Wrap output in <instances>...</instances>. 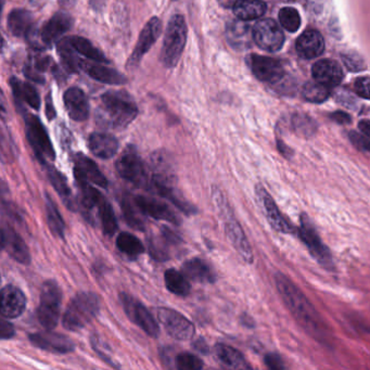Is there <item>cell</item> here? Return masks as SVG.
Returning <instances> with one entry per match:
<instances>
[{
	"label": "cell",
	"mask_w": 370,
	"mask_h": 370,
	"mask_svg": "<svg viewBox=\"0 0 370 370\" xmlns=\"http://www.w3.org/2000/svg\"><path fill=\"white\" fill-rule=\"evenodd\" d=\"M275 282L285 304L288 306L289 311L299 321L301 327L313 338L318 340L319 342H328L330 333L327 326L304 293L286 275L281 273L275 275Z\"/></svg>",
	"instance_id": "6da1fadb"
},
{
	"label": "cell",
	"mask_w": 370,
	"mask_h": 370,
	"mask_svg": "<svg viewBox=\"0 0 370 370\" xmlns=\"http://www.w3.org/2000/svg\"><path fill=\"white\" fill-rule=\"evenodd\" d=\"M137 114L138 108L134 99L127 92L113 90L101 96L97 122L106 129H125L135 120Z\"/></svg>",
	"instance_id": "7a4b0ae2"
},
{
	"label": "cell",
	"mask_w": 370,
	"mask_h": 370,
	"mask_svg": "<svg viewBox=\"0 0 370 370\" xmlns=\"http://www.w3.org/2000/svg\"><path fill=\"white\" fill-rule=\"evenodd\" d=\"M100 312V301L92 292H80L68 303L62 317V325L68 331L82 330Z\"/></svg>",
	"instance_id": "3957f363"
},
{
	"label": "cell",
	"mask_w": 370,
	"mask_h": 370,
	"mask_svg": "<svg viewBox=\"0 0 370 370\" xmlns=\"http://www.w3.org/2000/svg\"><path fill=\"white\" fill-rule=\"evenodd\" d=\"M187 40V25L183 16H174L165 31V42L162 46L161 60L167 68L179 64Z\"/></svg>",
	"instance_id": "277c9868"
},
{
	"label": "cell",
	"mask_w": 370,
	"mask_h": 370,
	"mask_svg": "<svg viewBox=\"0 0 370 370\" xmlns=\"http://www.w3.org/2000/svg\"><path fill=\"white\" fill-rule=\"evenodd\" d=\"M61 303L62 291L56 281H45L40 291V305L36 312L38 323L42 327L52 330L58 325Z\"/></svg>",
	"instance_id": "5b68a950"
},
{
	"label": "cell",
	"mask_w": 370,
	"mask_h": 370,
	"mask_svg": "<svg viewBox=\"0 0 370 370\" xmlns=\"http://www.w3.org/2000/svg\"><path fill=\"white\" fill-rule=\"evenodd\" d=\"M115 167L117 174L129 183L133 184L136 187L148 188V189L150 187L151 179L148 175L147 167L137 153L136 148L133 145H129L123 151L120 159L117 160Z\"/></svg>",
	"instance_id": "8992f818"
},
{
	"label": "cell",
	"mask_w": 370,
	"mask_h": 370,
	"mask_svg": "<svg viewBox=\"0 0 370 370\" xmlns=\"http://www.w3.org/2000/svg\"><path fill=\"white\" fill-rule=\"evenodd\" d=\"M25 127L26 138L38 161L46 165L48 160H54L56 153L52 141L40 119L34 115H28L25 117Z\"/></svg>",
	"instance_id": "52a82bcc"
},
{
	"label": "cell",
	"mask_w": 370,
	"mask_h": 370,
	"mask_svg": "<svg viewBox=\"0 0 370 370\" xmlns=\"http://www.w3.org/2000/svg\"><path fill=\"white\" fill-rule=\"evenodd\" d=\"M301 226L298 229V234L303 244L309 249V253L319 264L323 265L327 270H333V260L330 251L321 241L317 234L316 228L309 216L302 214L300 217Z\"/></svg>",
	"instance_id": "ba28073f"
},
{
	"label": "cell",
	"mask_w": 370,
	"mask_h": 370,
	"mask_svg": "<svg viewBox=\"0 0 370 370\" xmlns=\"http://www.w3.org/2000/svg\"><path fill=\"white\" fill-rule=\"evenodd\" d=\"M120 301L129 321L138 326L141 330L145 331L151 338H157L160 335V327L157 321L141 301L125 292L121 293Z\"/></svg>",
	"instance_id": "9c48e42d"
},
{
	"label": "cell",
	"mask_w": 370,
	"mask_h": 370,
	"mask_svg": "<svg viewBox=\"0 0 370 370\" xmlns=\"http://www.w3.org/2000/svg\"><path fill=\"white\" fill-rule=\"evenodd\" d=\"M157 319L174 339L187 341L195 335V326L175 309L161 307L157 309Z\"/></svg>",
	"instance_id": "30bf717a"
},
{
	"label": "cell",
	"mask_w": 370,
	"mask_h": 370,
	"mask_svg": "<svg viewBox=\"0 0 370 370\" xmlns=\"http://www.w3.org/2000/svg\"><path fill=\"white\" fill-rule=\"evenodd\" d=\"M217 204L225 215L226 234L229 238L230 242L236 249L237 252L244 258V262L252 264L254 260L253 252H252V248L249 244L248 238H246L244 229H242L240 224L237 222L236 218L229 213V209L222 198H220Z\"/></svg>",
	"instance_id": "8fae6325"
},
{
	"label": "cell",
	"mask_w": 370,
	"mask_h": 370,
	"mask_svg": "<svg viewBox=\"0 0 370 370\" xmlns=\"http://www.w3.org/2000/svg\"><path fill=\"white\" fill-rule=\"evenodd\" d=\"M254 42L265 52H278L285 42L284 32L272 19L256 22L253 28Z\"/></svg>",
	"instance_id": "7c38bea8"
},
{
	"label": "cell",
	"mask_w": 370,
	"mask_h": 370,
	"mask_svg": "<svg viewBox=\"0 0 370 370\" xmlns=\"http://www.w3.org/2000/svg\"><path fill=\"white\" fill-rule=\"evenodd\" d=\"M256 195L258 197V203L264 211L265 216L268 218V223L273 229L280 234H289L294 232V227L289 223L288 220L279 211L276 202L274 201L268 190L262 185L256 186Z\"/></svg>",
	"instance_id": "4fadbf2b"
},
{
	"label": "cell",
	"mask_w": 370,
	"mask_h": 370,
	"mask_svg": "<svg viewBox=\"0 0 370 370\" xmlns=\"http://www.w3.org/2000/svg\"><path fill=\"white\" fill-rule=\"evenodd\" d=\"M248 64L258 80L268 83L273 86L286 76L284 68L278 60L270 56L251 54L248 58Z\"/></svg>",
	"instance_id": "5bb4252c"
},
{
	"label": "cell",
	"mask_w": 370,
	"mask_h": 370,
	"mask_svg": "<svg viewBox=\"0 0 370 370\" xmlns=\"http://www.w3.org/2000/svg\"><path fill=\"white\" fill-rule=\"evenodd\" d=\"M28 340L38 349L54 354H68L76 350V345L70 338L52 330L31 333Z\"/></svg>",
	"instance_id": "9a60e30c"
},
{
	"label": "cell",
	"mask_w": 370,
	"mask_h": 370,
	"mask_svg": "<svg viewBox=\"0 0 370 370\" xmlns=\"http://www.w3.org/2000/svg\"><path fill=\"white\" fill-rule=\"evenodd\" d=\"M161 32L162 22L160 21L159 18H153L150 21L145 24V28L141 31V36H139L136 47H135L134 52H133L131 58H129L127 68H134L138 66L141 59L150 50L153 44L157 42Z\"/></svg>",
	"instance_id": "2e32d148"
},
{
	"label": "cell",
	"mask_w": 370,
	"mask_h": 370,
	"mask_svg": "<svg viewBox=\"0 0 370 370\" xmlns=\"http://www.w3.org/2000/svg\"><path fill=\"white\" fill-rule=\"evenodd\" d=\"M135 202L143 214H147L155 220L169 222L175 226L181 225V217L165 202L145 196H137L135 197Z\"/></svg>",
	"instance_id": "e0dca14e"
},
{
	"label": "cell",
	"mask_w": 370,
	"mask_h": 370,
	"mask_svg": "<svg viewBox=\"0 0 370 370\" xmlns=\"http://www.w3.org/2000/svg\"><path fill=\"white\" fill-rule=\"evenodd\" d=\"M26 309V297L18 287L7 285L1 290L0 312L5 318H18Z\"/></svg>",
	"instance_id": "ac0fdd59"
},
{
	"label": "cell",
	"mask_w": 370,
	"mask_h": 370,
	"mask_svg": "<svg viewBox=\"0 0 370 370\" xmlns=\"http://www.w3.org/2000/svg\"><path fill=\"white\" fill-rule=\"evenodd\" d=\"M73 163H74V174L76 177L84 179L92 185L99 186L101 188H107L109 186L108 179L106 176L101 173L98 165L90 157L83 153H76L73 155Z\"/></svg>",
	"instance_id": "d6986e66"
},
{
	"label": "cell",
	"mask_w": 370,
	"mask_h": 370,
	"mask_svg": "<svg viewBox=\"0 0 370 370\" xmlns=\"http://www.w3.org/2000/svg\"><path fill=\"white\" fill-rule=\"evenodd\" d=\"M73 26V18L66 12H58L38 30L40 40L49 47L52 42H56L62 35L70 31Z\"/></svg>",
	"instance_id": "ffe728a7"
},
{
	"label": "cell",
	"mask_w": 370,
	"mask_h": 370,
	"mask_svg": "<svg viewBox=\"0 0 370 370\" xmlns=\"http://www.w3.org/2000/svg\"><path fill=\"white\" fill-rule=\"evenodd\" d=\"M4 250L11 256L13 260L23 265L31 263V254L23 238L18 234L11 226L4 225L1 232Z\"/></svg>",
	"instance_id": "44dd1931"
},
{
	"label": "cell",
	"mask_w": 370,
	"mask_h": 370,
	"mask_svg": "<svg viewBox=\"0 0 370 370\" xmlns=\"http://www.w3.org/2000/svg\"><path fill=\"white\" fill-rule=\"evenodd\" d=\"M226 38L234 49L244 52L254 42L253 30L244 20H232L226 26Z\"/></svg>",
	"instance_id": "7402d4cb"
},
{
	"label": "cell",
	"mask_w": 370,
	"mask_h": 370,
	"mask_svg": "<svg viewBox=\"0 0 370 370\" xmlns=\"http://www.w3.org/2000/svg\"><path fill=\"white\" fill-rule=\"evenodd\" d=\"M64 106L72 120L76 122L86 121L90 117V102L86 95L80 88L73 87L64 94Z\"/></svg>",
	"instance_id": "603a6c76"
},
{
	"label": "cell",
	"mask_w": 370,
	"mask_h": 370,
	"mask_svg": "<svg viewBox=\"0 0 370 370\" xmlns=\"http://www.w3.org/2000/svg\"><path fill=\"white\" fill-rule=\"evenodd\" d=\"M312 76L316 82L329 88L338 86L343 78L342 68L330 59H323L313 66Z\"/></svg>",
	"instance_id": "cb8c5ba5"
},
{
	"label": "cell",
	"mask_w": 370,
	"mask_h": 370,
	"mask_svg": "<svg viewBox=\"0 0 370 370\" xmlns=\"http://www.w3.org/2000/svg\"><path fill=\"white\" fill-rule=\"evenodd\" d=\"M295 48L301 58L314 59L323 54L325 50V42L319 32L309 30L298 38Z\"/></svg>",
	"instance_id": "d4e9b609"
},
{
	"label": "cell",
	"mask_w": 370,
	"mask_h": 370,
	"mask_svg": "<svg viewBox=\"0 0 370 370\" xmlns=\"http://www.w3.org/2000/svg\"><path fill=\"white\" fill-rule=\"evenodd\" d=\"M88 147L92 155L101 160H109L117 155L119 141L107 133H94L88 139Z\"/></svg>",
	"instance_id": "484cf974"
},
{
	"label": "cell",
	"mask_w": 370,
	"mask_h": 370,
	"mask_svg": "<svg viewBox=\"0 0 370 370\" xmlns=\"http://www.w3.org/2000/svg\"><path fill=\"white\" fill-rule=\"evenodd\" d=\"M186 276L200 284H214L216 274L213 268L202 258H195L186 261L183 265Z\"/></svg>",
	"instance_id": "4316f807"
},
{
	"label": "cell",
	"mask_w": 370,
	"mask_h": 370,
	"mask_svg": "<svg viewBox=\"0 0 370 370\" xmlns=\"http://www.w3.org/2000/svg\"><path fill=\"white\" fill-rule=\"evenodd\" d=\"M214 354H215L216 359L224 367L232 368V369H246V368H250L241 352L230 347V345L217 343L214 347Z\"/></svg>",
	"instance_id": "83f0119b"
},
{
	"label": "cell",
	"mask_w": 370,
	"mask_h": 370,
	"mask_svg": "<svg viewBox=\"0 0 370 370\" xmlns=\"http://www.w3.org/2000/svg\"><path fill=\"white\" fill-rule=\"evenodd\" d=\"M34 17L31 12L23 9H14L10 12L8 17V28L9 31L17 37L28 36V33L33 30Z\"/></svg>",
	"instance_id": "f1b7e54d"
},
{
	"label": "cell",
	"mask_w": 370,
	"mask_h": 370,
	"mask_svg": "<svg viewBox=\"0 0 370 370\" xmlns=\"http://www.w3.org/2000/svg\"><path fill=\"white\" fill-rule=\"evenodd\" d=\"M82 68L90 78L98 82L105 83V84L122 85L126 83V78L124 76L108 66L83 62Z\"/></svg>",
	"instance_id": "f546056e"
},
{
	"label": "cell",
	"mask_w": 370,
	"mask_h": 370,
	"mask_svg": "<svg viewBox=\"0 0 370 370\" xmlns=\"http://www.w3.org/2000/svg\"><path fill=\"white\" fill-rule=\"evenodd\" d=\"M47 175L49 179L50 183L54 186V190L58 192V195L61 197L62 201L66 204V208L71 211L76 212V201L73 197L72 191H71L70 187H68V181H66V177L64 174L60 173L58 169H54V167H47Z\"/></svg>",
	"instance_id": "4dcf8cb0"
},
{
	"label": "cell",
	"mask_w": 370,
	"mask_h": 370,
	"mask_svg": "<svg viewBox=\"0 0 370 370\" xmlns=\"http://www.w3.org/2000/svg\"><path fill=\"white\" fill-rule=\"evenodd\" d=\"M266 12V5L261 0H239L234 6V13L244 21L260 19Z\"/></svg>",
	"instance_id": "1f68e13d"
},
{
	"label": "cell",
	"mask_w": 370,
	"mask_h": 370,
	"mask_svg": "<svg viewBox=\"0 0 370 370\" xmlns=\"http://www.w3.org/2000/svg\"><path fill=\"white\" fill-rule=\"evenodd\" d=\"M120 205L127 225L131 226L134 229L143 232L145 229V220L143 217V213L139 209L135 199L131 200V198H129V196L121 197Z\"/></svg>",
	"instance_id": "d6a6232c"
},
{
	"label": "cell",
	"mask_w": 370,
	"mask_h": 370,
	"mask_svg": "<svg viewBox=\"0 0 370 370\" xmlns=\"http://www.w3.org/2000/svg\"><path fill=\"white\" fill-rule=\"evenodd\" d=\"M10 85L12 87V92H13L14 97L20 101V102L28 103L31 108L38 110L40 107V98L37 90L28 83H23L21 80H17L16 78H12L10 80Z\"/></svg>",
	"instance_id": "836d02e7"
},
{
	"label": "cell",
	"mask_w": 370,
	"mask_h": 370,
	"mask_svg": "<svg viewBox=\"0 0 370 370\" xmlns=\"http://www.w3.org/2000/svg\"><path fill=\"white\" fill-rule=\"evenodd\" d=\"M165 287L169 292L177 297H187L191 291L189 278L185 273L179 272L174 268H169L165 273Z\"/></svg>",
	"instance_id": "e575fe53"
},
{
	"label": "cell",
	"mask_w": 370,
	"mask_h": 370,
	"mask_svg": "<svg viewBox=\"0 0 370 370\" xmlns=\"http://www.w3.org/2000/svg\"><path fill=\"white\" fill-rule=\"evenodd\" d=\"M117 248L121 253L131 260H135L145 253V246L135 234L129 232H121L117 238Z\"/></svg>",
	"instance_id": "d590c367"
},
{
	"label": "cell",
	"mask_w": 370,
	"mask_h": 370,
	"mask_svg": "<svg viewBox=\"0 0 370 370\" xmlns=\"http://www.w3.org/2000/svg\"><path fill=\"white\" fill-rule=\"evenodd\" d=\"M68 40H70L71 45L80 56H85L88 60H92V61L98 62V64H108V60H107L105 54L98 48L92 46L90 40L80 37V36H73Z\"/></svg>",
	"instance_id": "8d00e7d4"
},
{
	"label": "cell",
	"mask_w": 370,
	"mask_h": 370,
	"mask_svg": "<svg viewBox=\"0 0 370 370\" xmlns=\"http://www.w3.org/2000/svg\"><path fill=\"white\" fill-rule=\"evenodd\" d=\"M97 209H98V216L103 234L109 237L113 236L117 232L119 225H117V220L110 202L105 197L101 198Z\"/></svg>",
	"instance_id": "74e56055"
},
{
	"label": "cell",
	"mask_w": 370,
	"mask_h": 370,
	"mask_svg": "<svg viewBox=\"0 0 370 370\" xmlns=\"http://www.w3.org/2000/svg\"><path fill=\"white\" fill-rule=\"evenodd\" d=\"M45 205L46 217H47L48 226H49L50 230H52L54 236L64 239V232H66V224H64V218H62L61 214L59 212L56 203H54V200L50 198L48 193H46Z\"/></svg>",
	"instance_id": "f35d334b"
},
{
	"label": "cell",
	"mask_w": 370,
	"mask_h": 370,
	"mask_svg": "<svg viewBox=\"0 0 370 370\" xmlns=\"http://www.w3.org/2000/svg\"><path fill=\"white\" fill-rule=\"evenodd\" d=\"M58 54L60 58H61L64 68H66L68 72H78V70L82 68V64L84 61L76 56L78 52H76V49L71 45L68 38L59 42Z\"/></svg>",
	"instance_id": "ab89813d"
},
{
	"label": "cell",
	"mask_w": 370,
	"mask_h": 370,
	"mask_svg": "<svg viewBox=\"0 0 370 370\" xmlns=\"http://www.w3.org/2000/svg\"><path fill=\"white\" fill-rule=\"evenodd\" d=\"M52 60L47 56H34L31 62L24 68L25 76L34 82L45 83V78L42 76V73H45L50 66H52Z\"/></svg>",
	"instance_id": "60d3db41"
},
{
	"label": "cell",
	"mask_w": 370,
	"mask_h": 370,
	"mask_svg": "<svg viewBox=\"0 0 370 370\" xmlns=\"http://www.w3.org/2000/svg\"><path fill=\"white\" fill-rule=\"evenodd\" d=\"M302 95L303 98L309 102L321 103L330 96V88L316 80L309 82L303 87Z\"/></svg>",
	"instance_id": "b9f144b4"
},
{
	"label": "cell",
	"mask_w": 370,
	"mask_h": 370,
	"mask_svg": "<svg viewBox=\"0 0 370 370\" xmlns=\"http://www.w3.org/2000/svg\"><path fill=\"white\" fill-rule=\"evenodd\" d=\"M293 129L295 133L303 137H311L316 133L317 125L307 115H294L292 119Z\"/></svg>",
	"instance_id": "7bdbcfd3"
},
{
	"label": "cell",
	"mask_w": 370,
	"mask_h": 370,
	"mask_svg": "<svg viewBox=\"0 0 370 370\" xmlns=\"http://www.w3.org/2000/svg\"><path fill=\"white\" fill-rule=\"evenodd\" d=\"M279 21L287 31L294 33L298 31L301 25L300 14L294 8H284L279 12Z\"/></svg>",
	"instance_id": "ee69618b"
},
{
	"label": "cell",
	"mask_w": 370,
	"mask_h": 370,
	"mask_svg": "<svg viewBox=\"0 0 370 370\" xmlns=\"http://www.w3.org/2000/svg\"><path fill=\"white\" fill-rule=\"evenodd\" d=\"M174 364H175V367L179 370H200L204 367L203 362L197 355L188 353V352L179 354L175 357Z\"/></svg>",
	"instance_id": "f6af8a7d"
},
{
	"label": "cell",
	"mask_w": 370,
	"mask_h": 370,
	"mask_svg": "<svg viewBox=\"0 0 370 370\" xmlns=\"http://www.w3.org/2000/svg\"><path fill=\"white\" fill-rule=\"evenodd\" d=\"M149 246V253L155 260L159 262H165L169 260V246L163 241L161 237L160 238H151L148 241Z\"/></svg>",
	"instance_id": "bcb514c9"
},
{
	"label": "cell",
	"mask_w": 370,
	"mask_h": 370,
	"mask_svg": "<svg viewBox=\"0 0 370 370\" xmlns=\"http://www.w3.org/2000/svg\"><path fill=\"white\" fill-rule=\"evenodd\" d=\"M92 347L94 351L96 352L97 355H98L102 361L106 362L111 367L120 368V365H117L114 359L111 357L110 349H109L108 345H107L106 343H103L102 340H101L98 335H92Z\"/></svg>",
	"instance_id": "7dc6e473"
},
{
	"label": "cell",
	"mask_w": 370,
	"mask_h": 370,
	"mask_svg": "<svg viewBox=\"0 0 370 370\" xmlns=\"http://www.w3.org/2000/svg\"><path fill=\"white\" fill-rule=\"evenodd\" d=\"M342 60L345 68L351 72H361L366 68L364 59L357 52H350L342 54Z\"/></svg>",
	"instance_id": "c3c4849f"
},
{
	"label": "cell",
	"mask_w": 370,
	"mask_h": 370,
	"mask_svg": "<svg viewBox=\"0 0 370 370\" xmlns=\"http://www.w3.org/2000/svg\"><path fill=\"white\" fill-rule=\"evenodd\" d=\"M354 90L359 97L370 100V78L362 76L354 83Z\"/></svg>",
	"instance_id": "681fc988"
},
{
	"label": "cell",
	"mask_w": 370,
	"mask_h": 370,
	"mask_svg": "<svg viewBox=\"0 0 370 370\" xmlns=\"http://www.w3.org/2000/svg\"><path fill=\"white\" fill-rule=\"evenodd\" d=\"M350 141L353 145L364 153H370V139L365 135L359 134L357 131H351L349 134Z\"/></svg>",
	"instance_id": "f907efd6"
},
{
	"label": "cell",
	"mask_w": 370,
	"mask_h": 370,
	"mask_svg": "<svg viewBox=\"0 0 370 370\" xmlns=\"http://www.w3.org/2000/svg\"><path fill=\"white\" fill-rule=\"evenodd\" d=\"M161 238L169 246H179L183 242L181 237L177 232H173L171 228L163 226L161 228Z\"/></svg>",
	"instance_id": "816d5d0a"
},
{
	"label": "cell",
	"mask_w": 370,
	"mask_h": 370,
	"mask_svg": "<svg viewBox=\"0 0 370 370\" xmlns=\"http://www.w3.org/2000/svg\"><path fill=\"white\" fill-rule=\"evenodd\" d=\"M265 364L268 368L273 370H284L286 369L284 362L276 353H268L264 359Z\"/></svg>",
	"instance_id": "f5cc1de1"
},
{
	"label": "cell",
	"mask_w": 370,
	"mask_h": 370,
	"mask_svg": "<svg viewBox=\"0 0 370 370\" xmlns=\"http://www.w3.org/2000/svg\"><path fill=\"white\" fill-rule=\"evenodd\" d=\"M16 335V329H14L13 325L10 323L5 317L1 318L0 321V337L3 340H9L14 337Z\"/></svg>",
	"instance_id": "db71d44e"
},
{
	"label": "cell",
	"mask_w": 370,
	"mask_h": 370,
	"mask_svg": "<svg viewBox=\"0 0 370 370\" xmlns=\"http://www.w3.org/2000/svg\"><path fill=\"white\" fill-rule=\"evenodd\" d=\"M329 117H330L331 120L335 121L338 124L347 125L352 122L351 115L343 112V111H335V112L331 113Z\"/></svg>",
	"instance_id": "11a10c76"
},
{
	"label": "cell",
	"mask_w": 370,
	"mask_h": 370,
	"mask_svg": "<svg viewBox=\"0 0 370 370\" xmlns=\"http://www.w3.org/2000/svg\"><path fill=\"white\" fill-rule=\"evenodd\" d=\"M192 347H193V349H195L196 351L199 352V353L204 354V355L209 354V345H208V343H206V341L203 339V338H198V339L196 340V341H193V343H192Z\"/></svg>",
	"instance_id": "9f6ffc18"
},
{
	"label": "cell",
	"mask_w": 370,
	"mask_h": 370,
	"mask_svg": "<svg viewBox=\"0 0 370 370\" xmlns=\"http://www.w3.org/2000/svg\"><path fill=\"white\" fill-rule=\"evenodd\" d=\"M337 99L338 102L342 103V105H345L347 108H352V107H354V103H355L353 96H351V95L347 94V92H340L337 96Z\"/></svg>",
	"instance_id": "6f0895ef"
},
{
	"label": "cell",
	"mask_w": 370,
	"mask_h": 370,
	"mask_svg": "<svg viewBox=\"0 0 370 370\" xmlns=\"http://www.w3.org/2000/svg\"><path fill=\"white\" fill-rule=\"evenodd\" d=\"M46 113H47V117L49 120H52L56 117V111H54V103H52V98L49 96L47 97V101H46Z\"/></svg>",
	"instance_id": "680465c9"
},
{
	"label": "cell",
	"mask_w": 370,
	"mask_h": 370,
	"mask_svg": "<svg viewBox=\"0 0 370 370\" xmlns=\"http://www.w3.org/2000/svg\"><path fill=\"white\" fill-rule=\"evenodd\" d=\"M359 131L370 139V121L363 120L359 124Z\"/></svg>",
	"instance_id": "91938a15"
},
{
	"label": "cell",
	"mask_w": 370,
	"mask_h": 370,
	"mask_svg": "<svg viewBox=\"0 0 370 370\" xmlns=\"http://www.w3.org/2000/svg\"><path fill=\"white\" fill-rule=\"evenodd\" d=\"M278 149L281 155H285L286 157H290L291 155H292V150H291L290 148L287 147V145H285L284 143H281V141H278Z\"/></svg>",
	"instance_id": "94428289"
},
{
	"label": "cell",
	"mask_w": 370,
	"mask_h": 370,
	"mask_svg": "<svg viewBox=\"0 0 370 370\" xmlns=\"http://www.w3.org/2000/svg\"><path fill=\"white\" fill-rule=\"evenodd\" d=\"M217 1L222 7L234 8V6L236 5L239 0H217Z\"/></svg>",
	"instance_id": "6125c7cd"
},
{
	"label": "cell",
	"mask_w": 370,
	"mask_h": 370,
	"mask_svg": "<svg viewBox=\"0 0 370 370\" xmlns=\"http://www.w3.org/2000/svg\"><path fill=\"white\" fill-rule=\"evenodd\" d=\"M61 143L62 145H70V134H68V131H66V129H61Z\"/></svg>",
	"instance_id": "be15d7a7"
},
{
	"label": "cell",
	"mask_w": 370,
	"mask_h": 370,
	"mask_svg": "<svg viewBox=\"0 0 370 370\" xmlns=\"http://www.w3.org/2000/svg\"><path fill=\"white\" fill-rule=\"evenodd\" d=\"M241 321L242 323H244L246 327H249V328H252L254 326L253 319L251 318V317L246 316V315H244V316L241 317Z\"/></svg>",
	"instance_id": "e7e4bbea"
},
{
	"label": "cell",
	"mask_w": 370,
	"mask_h": 370,
	"mask_svg": "<svg viewBox=\"0 0 370 370\" xmlns=\"http://www.w3.org/2000/svg\"><path fill=\"white\" fill-rule=\"evenodd\" d=\"M59 4L64 8H71L76 4V0H59Z\"/></svg>",
	"instance_id": "03108f58"
}]
</instances>
